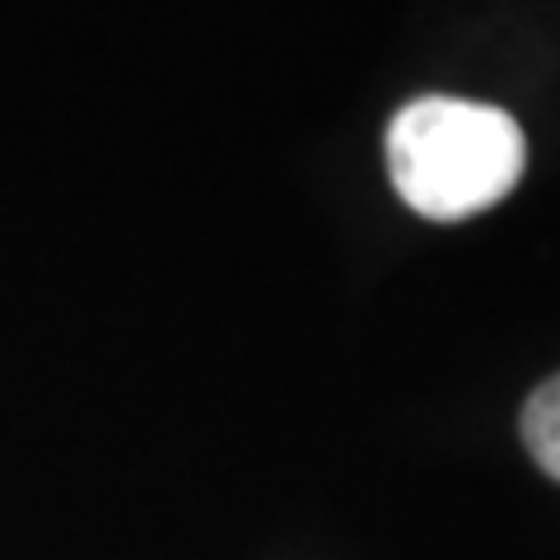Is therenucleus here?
Returning a JSON list of instances; mask_svg holds the SVG:
<instances>
[{
    "label": "nucleus",
    "instance_id": "obj_1",
    "mask_svg": "<svg viewBox=\"0 0 560 560\" xmlns=\"http://www.w3.org/2000/svg\"><path fill=\"white\" fill-rule=\"evenodd\" d=\"M528 145L504 108L425 94L388 121V178L425 220H467L500 206L523 178Z\"/></svg>",
    "mask_w": 560,
    "mask_h": 560
},
{
    "label": "nucleus",
    "instance_id": "obj_2",
    "mask_svg": "<svg viewBox=\"0 0 560 560\" xmlns=\"http://www.w3.org/2000/svg\"><path fill=\"white\" fill-rule=\"evenodd\" d=\"M523 444H528L533 463L560 481V374L541 383L523 407Z\"/></svg>",
    "mask_w": 560,
    "mask_h": 560
}]
</instances>
